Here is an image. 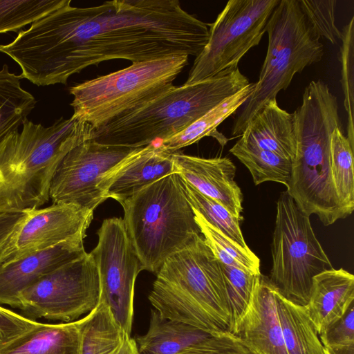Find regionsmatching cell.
Wrapping results in <instances>:
<instances>
[{
  "label": "cell",
  "instance_id": "cell-1",
  "mask_svg": "<svg viewBox=\"0 0 354 354\" xmlns=\"http://www.w3.org/2000/svg\"><path fill=\"white\" fill-rule=\"evenodd\" d=\"M208 39V24L178 0H113L86 8L66 0L0 50L18 64L22 79L40 86L66 84L111 59L197 57Z\"/></svg>",
  "mask_w": 354,
  "mask_h": 354
},
{
  "label": "cell",
  "instance_id": "cell-2",
  "mask_svg": "<svg viewBox=\"0 0 354 354\" xmlns=\"http://www.w3.org/2000/svg\"><path fill=\"white\" fill-rule=\"evenodd\" d=\"M0 140V214L26 212L50 199L54 173L64 156L93 139L95 129L72 116L48 127L26 120Z\"/></svg>",
  "mask_w": 354,
  "mask_h": 354
},
{
  "label": "cell",
  "instance_id": "cell-3",
  "mask_svg": "<svg viewBox=\"0 0 354 354\" xmlns=\"http://www.w3.org/2000/svg\"><path fill=\"white\" fill-rule=\"evenodd\" d=\"M296 119V153L286 192L306 214L317 215L324 225L346 217L330 171V140L342 128L337 100L322 80L305 88Z\"/></svg>",
  "mask_w": 354,
  "mask_h": 354
},
{
  "label": "cell",
  "instance_id": "cell-4",
  "mask_svg": "<svg viewBox=\"0 0 354 354\" xmlns=\"http://www.w3.org/2000/svg\"><path fill=\"white\" fill-rule=\"evenodd\" d=\"M148 299L166 318L211 334L230 332V311L221 263L203 236L165 261Z\"/></svg>",
  "mask_w": 354,
  "mask_h": 354
},
{
  "label": "cell",
  "instance_id": "cell-5",
  "mask_svg": "<svg viewBox=\"0 0 354 354\" xmlns=\"http://www.w3.org/2000/svg\"><path fill=\"white\" fill-rule=\"evenodd\" d=\"M250 84L239 67L190 84L173 86L138 108L95 129L101 144L136 149L187 128Z\"/></svg>",
  "mask_w": 354,
  "mask_h": 354
},
{
  "label": "cell",
  "instance_id": "cell-6",
  "mask_svg": "<svg viewBox=\"0 0 354 354\" xmlns=\"http://www.w3.org/2000/svg\"><path fill=\"white\" fill-rule=\"evenodd\" d=\"M120 204L143 270L157 273L169 256L203 236L178 174L158 180Z\"/></svg>",
  "mask_w": 354,
  "mask_h": 354
},
{
  "label": "cell",
  "instance_id": "cell-7",
  "mask_svg": "<svg viewBox=\"0 0 354 354\" xmlns=\"http://www.w3.org/2000/svg\"><path fill=\"white\" fill-rule=\"evenodd\" d=\"M268 50L259 80L232 125V136H241L250 120L290 84L296 73L319 62L324 55L320 35L299 0H279L266 25Z\"/></svg>",
  "mask_w": 354,
  "mask_h": 354
},
{
  "label": "cell",
  "instance_id": "cell-8",
  "mask_svg": "<svg viewBox=\"0 0 354 354\" xmlns=\"http://www.w3.org/2000/svg\"><path fill=\"white\" fill-rule=\"evenodd\" d=\"M187 64V55L158 58L77 84L72 117L98 129L169 90Z\"/></svg>",
  "mask_w": 354,
  "mask_h": 354
},
{
  "label": "cell",
  "instance_id": "cell-9",
  "mask_svg": "<svg viewBox=\"0 0 354 354\" xmlns=\"http://www.w3.org/2000/svg\"><path fill=\"white\" fill-rule=\"evenodd\" d=\"M271 252L270 283L287 300L306 306L313 277L333 267L314 233L310 216L286 191L277 203Z\"/></svg>",
  "mask_w": 354,
  "mask_h": 354
},
{
  "label": "cell",
  "instance_id": "cell-10",
  "mask_svg": "<svg viewBox=\"0 0 354 354\" xmlns=\"http://www.w3.org/2000/svg\"><path fill=\"white\" fill-rule=\"evenodd\" d=\"M279 0H230L208 24L209 39L196 57L185 84L238 67L241 59L261 41Z\"/></svg>",
  "mask_w": 354,
  "mask_h": 354
},
{
  "label": "cell",
  "instance_id": "cell-11",
  "mask_svg": "<svg viewBox=\"0 0 354 354\" xmlns=\"http://www.w3.org/2000/svg\"><path fill=\"white\" fill-rule=\"evenodd\" d=\"M98 270L91 253L50 272L18 296V308L26 315L64 323L77 320L98 305Z\"/></svg>",
  "mask_w": 354,
  "mask_h": 354
},
{
  "label": "cell",
  "instance_id": "cell-12",
  "mask_svg": "<svg viewBox=\"0 0 354 354\" xmlns=\"http://www.w3.org/2000/svg\"><path fill=\"white\" fill-rule=\"evenodd\" d=\"M90 252L97 266L100 298L124 335L131 336L136 277L143 270L122 218L104 219Z\"/></svg>",
  "mask_w": 354,
  "mask_h": 354
},
{
  "label": "cell",
  "instance_id": "cell-13",
  "mask_svg": "<svg viewBox=\"0 0 354 354\" xmlns=\"http://www.w3.org/2000/svg\"><path fill=\"white\" fill-rule=\"evenodd\" d=\"M133 149L104 145L93 139L70 150L59 163L50 187L53 203H68L94 211L107 199L112 170Z\"/></svg>",
  "mask_w": 354,
  "mask_h": 354
},
{
  "label": "cell",
  "instance_id": "cell-14",
  "mask_svg": "<svg viewBox=\"0 0 354 354\" xmlns=\"http://www.w3.org/2000/svg\"><path fill=\"white\" fill-rule=\"evenodd\" d=\"M26 212L0 250V266L65 241L84 239L93 218V211L68 203Z\"/></svg>",
  "mask_w": 354,
  "mask_h": 354
},
{
  "label": "cell",
  "instance_id": "cell-15",
  "mask_svg": "<svg viewBox=\"0 0 354 354\" xmlns=\"http://www.w3.org/2000/svg\"><path fill=\"white\" fill-rule=\"evenodd\" d=\"M171 156L178 174L184 181L218 202L238 220H243V194L234 180L236 166L230 158H205L178 151Z\"/></svg>",
  "mask_w": 354,
  "mask_h": 354
},
{
  "label": "cell",
  "instance_id": "cell-16",
  "mask_svg": "<svg viewBox=\"0 0 354 354\" xmlns=\"http://www.w3.org/2000/svg\"><path fill=\"white\" fill-rule=\"evenodd\" d=\"M275 293L268 277L258 275L250 304L236 334L252 354H288Z\"/></svg>",
  "mask_w": 354,
  "mask_h": 354
},
{
  "label": "cell",
  "instance_id": "cell-17",
  "mask_svg": "<svg viewBox=\"0 0 354 354\" xmlns=\"http://www.w3.org/2000/svg\"><path fill=\"white\" fill-rule=\"evenodd\" d=\"M84 239L59 243L0 266V306L17 308L19 293L40 278L86 253Z\"/></svg>",
  "mask_w": 354,
  "mask_h": 354
},
{
  "label": "cell",
  "instance_id": "cell-18",
  "mask_svg": "<svg viewBox=\"0 0 354 354\" xmlns=\"http://www.w3.org/2000/svg\"><path fill=\"white\" fill-rule=\"evenodd\" d=\"M171 154L152 144L133 149L112 170L107 183V198L122 203L158 180L178 174Z\"/></svg>",
  "mask_w": 354,
  "mask_h": 354
},
{
  "label": "cell",
  "instance_id": "cell-19",
  "mask_svg": "<svg viewBox=\"0 0 354 354\" xmlns=\"http://www.w3.org/2000/svg\"><path fill=\"white\" fill-rule=\"evenodd\" d=\"M239 142L293 160L296 153V119L277 100L264 105L250 120Z\"/></svg>",
  "mask_w": 354,
  "mask_h": 354
},
{
  "label": "cell",
  "instance_id": "cell-20",
  "mask_svg": "<svg viewBox=\"0 0 354 354\" xmlns=\"http://www.w3.org/2000/svg\"><path fill=\"white\" fill-rule=\"evenodd\" d=\"M353 301V274L343 268H332L313 277L305 308L319 335L343 316Z\"/></svg>",
  "mask_w": 354,
  "mask_h": 354
},
{
  "label": "cell",
  "instance_id": "cell-21",
  "mask_svg": "<svg viewBox=\"0 0 354 354\" xmlns=\"http://www.w3.org/2000/svg\"><path fill=\"white\" fill-rule=\"evenodd\" d=\"M80 321L38 322L0 351V354H80Z\"/></svg>",
  "mask_w": 354,
  "mask_h": 354
},
{
  "label": "cell",
  "instance_id": "cell-22",
  "mask_svg": "<svg viewBox=\"0 0 354 354\" xmlns=\"http://www.w3.org/2000/svg\"><path fill=\"white\" fill-rule=\"evenodd\" d=\"M211 334L185 323L162 316L151 309L147 332L135 340L139 353L179 354L209 338Z\"/></svg>",
  "mask_w": 354,
  "mask_h": 354
},
{
  "label": "cell",
  "instance_id": "cell-23",
  "mask_svg": "<svg viewBox=\"0 0 354 354\" xmlns=\"http://www.w3.org/2000/svg\"><path fill=\"white\" fill-rule=\"evenodd\" d=\"M275 297L288 354H325L324 347L305 306L287 300L277 290Z\"/></svg>",
  "mask_w": 354,
  "mask_h": 354
},
{
  "label": "cell",
  "instance_id": "cell-24",
  "mask_svg": "<svg viewBox=\"0 0 354 354\" xmlns=\"http://www.w3.org/2000/svg\"><path fill=\"white\" fill-rule=\"evenodd\" d=\"M254 83H250L236 94L223 101L185 129L162 140L159 145L163 151L174 153L189 146L205 136H213L216 127L234 113L250 97Z\"/></svg>",
  "mask_w": 354,
  "mask_h": 354
},
{
  "label": "cell",
  "instance_id": "cell-25",
  "mask_svg": "<svg viewBox=\"0 0 354 354\" xmlns=\"http://www.w3.org/2000/svg\"><path fill=\"white\" fill-rule=\"evenodd\" d=\"M80 321V354H115L126 335L104 303L100 301L94 310Z\"/></svg>",
  "mask_w": 354,
  "mask_h": 354
},
{
  "label": "cell",
  "instance_id": "cell-26",
  "mask_svg": "<svg viewBox=\"0 0 354 354\" xmlns=\"http://www.w3.org/2000/svg\"><path fill=\"white\" fill-rule=\"evenodd\" d=\"M21 79L7 64L0 69V140L19 129L35 106L36 100L22 87Z\"/></svg>",
  "mask_w": 354,
  "mask_h": 354
},
{
  "label": "cell",
  "instance_id": "cell-27",
  "mask_svg": "<svg viewBox=\"0 0 354 354\" xmlns=\"http://www.w3.org/2000/svg\"><path fill=\"white\" fill-rule=\"evenodd\" d=\"M353 149L342 128H336L330 140V171L335 190L346 216L354 209Z\"/></svg>",
  "mask_w": 354,
  "mask_h": 354
},
{
  "label": "cell",
  "instance_id": "cell-28",
  "mask_svg": "<svg viewBox=\"0 0 354 354\" xmlns=\"http://www.w3.org/2000/svg\"><path fill=\"white\" fill-rule=\"evenodd\" d=\"M250 171L255 185L273 181L288 185L292 161L275 153L243 145L238 141L230 149Z\"/></svg>",
  "mask_w": 354,
  "mask_h": 354
},
{
  "label": "cell",
  "instance_id": "cell-29",
  "mask_svg": "<svg viewBox=\"0 0 354 354\" xmlns=\"http://www.w3.org/2000/svg\"><path fill=\"white\" fill-rule=\"evenodd\" d=\"M195 221L204 240L218 261L225 266H233L259 275L260 260L251 250H245L229 237L207 223L193 208Z\"/></svg>",
  "mask_w": 354,
  "mask_h": 354
},
{
  "label": "cell",
  "instance_id": "cell-30",
  "mask_svg": "<svg viewBox=\"0 0 354 354\" xmlns=\"http://www.w3.org/2000/svg\"><path fill=\"white\" fill-rule=\"evenodd\" d=\"M183 179V178H182ZM192 207L211 225L218 230L245 250H250L241 232L239 222L224 206L209 198L184 181Z\"/></svg>",
  "mask_w": 354,
  "mask_h": 354
},
{
  "label": "cell",
  "instance_id": "cell-31",
  "mask_svg": "<svg viewBox=\"0 0 354 354\" xmlns=\"http://www.w3.org/2000/svg\"><path fill=\"white\" fill-rule=\"evenodd\" d=\"M66 0H0V34L17 32L61 7Z\"/></svg>",
  "mask_w": 354,
  "mask_h": 354
},
{
  "label": "cell",
  "instance_id": "cell-32",
  "mask_svg": "<svg viewBox=\"0 0 354 354\" xmlns=\"http://www.w3.org/2000/svg\"><path fill=\"white\" fill-rule=\"evenodd\" d=\"M221 266L230 311V333L236 335L250 304L258 275L222 263Z\"/></svg>",
  "mask_w": 354,
  "mask_h": 354
},
{
  "label": "cell",
  "instance_id": "cell-33",
  "mask_svg": "<svg viewBox=\"0 0 354 354\" xmlns=\"http://www.w3.org/2000/svg\"><path fill=\"white\" fill-rule=\"evenodd\" d=\"M339 59L341 64V84L347 113V138L354 147V16L341 30Z\"/></svg>",
  "mask_w": 354,
  "mask_h": 354
},
{
  "label": "cell",
  "instance_id": "cell-34",
  "mask_svg": "<svg viewBox=\"0 0 354 354\" xmlns=\"http://www.w3.org/2000/svg\"><path fill=\"white\" fill-rule=\"evenodd\" d=\"M305 15L320 37L333 44L341 38V30L335 24V0H299Z\"/></svg>",
  "mask_w": 354,
  "mask_h": 354
},
{
  "label": "cell",
  "instance_id": "cell-35",
  "mask_svg": "<svg viewBox=\"0 0 354 354\" xmlns=\"http://www.w3.org/2000/svg\"><path fill=\"white\" fill-rule=\"evenodd\" d=\"M179 354H252L240 338L230 332L212 335Z\"/></svg>",
  "mask_w": 354,
  "mask_h": 354
},
{
  "label": "cell",
  "instance_id": "cell-36",
  "mask_svg": "<svg viewBox=\"0 0 354 354\" xmlns=\"http://www.w3.org/2000/svg\"><path fill=\"white\" fill-rule=\"evenodd\" d=\"M319 335L324 347L353 344L354 304H351L343 316L328 326Z\"/></svg>",
  "mask_w": 354,
  "mask_h": 354
},
{
  "label": "cell",
  "instance_id": "cell-37",
  "mask_svg": "<svg viewBox=\"0 0 354 354\" xmlns=\"http://www.w3.org/2000/svg\"><path fill=\"white\" fill-rule=\"evenodd\" d=\"M37 323L0 306V351Z\"/></svg>",
  "mask_w": 354,
  "mask_h": 354
},
{
  "label": "cell",
  "instance_id": "cell-38",
  "mask_svg": "<svg viewBox=\"0 0 354 354\" xmlns=\"http://www.w3.org/2000/svg\"><path fill=\"white\" fill-rule=\"evenodd\" d=\"M27 212L0 214V250L24 219Z\"/></svg>",
  "mask_w": 354,
  "mask_h": 354
},
{
  "label": "cell",
  "instance_id": "cell-39",
  "mask_svg": "<svg viewBox=\"0 0 354 354\" xmlns=\"http://www.w3.org/2000/svg\"><path fill=\"white\" fill-rule=\"evenodd\" d=\"M115 354H140L135 339L126 335Z\"/></svg>",
  "mask_w": 354,
  "mask_h": 354
},
{
  "label": "cell",
  "instance_id": "cell-40",
  "mask_svg": "<svg viewBox=\"0 0 354 354\" xmlns=\"http://www.w3.org/2000/svg\"><path fill=\"white\" fill-rule=\"evenodd\" d=\"M324 348L328 354H354V344L332 348L324 347Z\"/></svg>",
  "mask_w": 354,
  "mask_h": 354
},
{
  "label": "cell",
  "instance_id": "cell-41",
  "mask_svg": "<svg viewBox=\"0 0 354 354\" xmlns=\"http://www.w3.org/2000/svg\"><path fill=\"white\" fill-rule=\"evenodd\" d=\"M140 354H153V353H147V352H142V353H139Z\"/></svg>",
  "mask_w": 354,
  "mask_h": 354
},
{
  "label": "cell",
  "instance_id": "cell-42",
  "mask_svg": "<svg viewBox=\"0 0 354 354\" xmlns=\"http://www.w3.org/2000/svg\"><path fill=\"white\" fill-rule=\"evenodd\" d=\"M324 352H325V354H328V353L325 350V348H324Z\"/></svg>",
  "mask_w": 354,
  "mask_h": 354
}]
</instances>
